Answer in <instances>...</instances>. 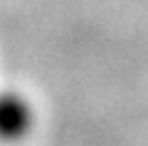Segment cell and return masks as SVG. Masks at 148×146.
Listing matches in <instances>:
<instances>
[{"label": "cell", "instance_id": "6da1fadb", "mask_svg": "<svg viewBox=\"0 0 148 146\" xmlns=\"http://www.w3.org/2000/svg\"><path fill=\"white\" fill-rule=\"evenodd\" d=\"M34 108L17 91L0 93V140L17 142L34 127Z\"/></svg>", "mask_w": 148, "mask_h": 146}]
</instances>
